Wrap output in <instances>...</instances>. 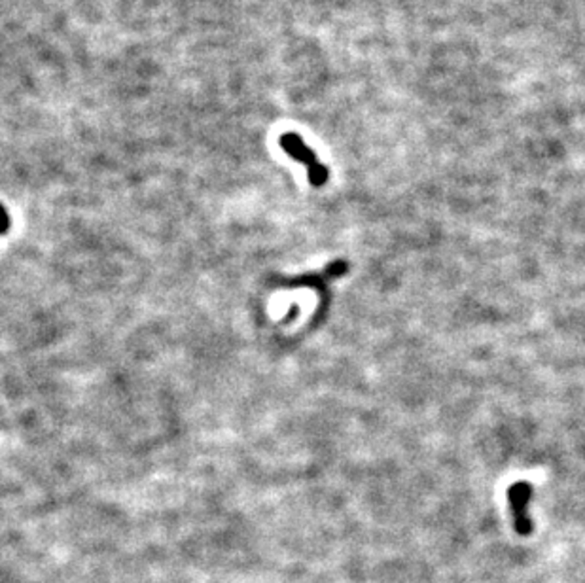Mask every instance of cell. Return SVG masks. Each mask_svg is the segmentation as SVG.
<instances>
[{
	"label": "cell",
	"mask_w": 585,
	"mask_h": 583,
	"mask_svg": "<svg viewBox=\"0 0 585 583\" xmlns=\"http://www.w3.org/2000/svg\"><path fill=\"white\" fill-rule=\"evenodd\" d=\"M281 148H283L286 154H290L296 161L300 163H305L309 171V182L314 186V188H321V186L326 184L328 180V169L322 165L319 158L314 155L313 150H309L303 141L296 133H286V135L281 136Z\"/></svg>",
	"instance_id": "1"
},
{
	"label": "cell",
	"mask_w": 585,
	"mask_h": 583,
	"mask_svg": "<svg viewBox=\"0 0 585 583\" xmlns=\"http://www.w3.org/2000/svg\"><path fill=\"white\" fill-rule=\"evenodd\" d=\"M530 500H532V485L527 481L513 483L508 491V502H510L513 527L519 534H529L532 530V517H530Z\"/></svg>",
	"instance_id": "2"
}]
</instances>
